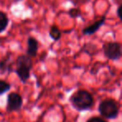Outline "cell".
<instances>
[{
  "label": "cell",
  "mask_w": 122,
  "mask_h": 122,
  "mask_svg": "<svg viewBox=\"0 0 122 122\" xmlns=\"http://www.w3.org/2000/svg\"><path fill=\"white\" fill-rule=\"evenodd\" d=\"M70 100L74 108L79 111L90 110L94 105L93 95L85 90H80L74 93Z\"/></svg>",
  "instance_id": "6da1fadb"
},
{
  "label": "cell",
  "mask_w": 122,
  "mask_h": 122,
  "mask_svg": "<svg viewBox=\"0 0 122 122\" xmlns=\"http://www.w3.org/2000/svg\"><path fill=\"white\" fill-rule=\"evenodd\" d=\"M32 68V58L29 57L27 54H21L17 58L15 72L22 83L25 84L29 79Z\"/></svg>",
  "instance_id": "7a4b0ae2"
},
{
  "label": "cell",
  "mask_w": 122,
  "mask_h": 122,
  "mask_svg": "<svg viewBox=\"0 0 122 122\" xmlns=\"http://www.w3.org/2000/svg\"><path fill=\"white\" fill-rule=\"evenodd\" d=\"M98 110L103 117L111 120L117 118L120 111V107L116 100L112 98H108L100 102Z\"/></svg>",
  "instance_id": "3957f363"
},
{
  "label": "cell",
  "mask_w": 122,
  "mask_h": 122,
  "mask_svg": "<svg viewBox=\"0 0 122 122\" xmlns=\"http://www.w3.org/2000/svg\"><path fill=\"white\" fill-rule=\"evenodd\" d=\"M103 53L110 60H119L121 58V44L118 42H106L103 45Z\"/></svg>",
  "instance_id": "277c9868"
},
{
  "label": "cell",
  "mask_w": 122,
  "mask_h": 122,
  "mask_svg": "<svg viewBox=\"0 0 122 122\" xmlns=\"http://www.w3.org/2000/svg\"><path fill=\"white\" fill-rule=\"evenodd\" d=\"M23 106V98L19 94L11 92L7 98V110L9 112L19 111Z\"/></svg>",
  "instance_id": "5b68a950"
},
{
  "label": "cell",
  "mask_w": 122,
  "mask_h": 122,
  "mask_svg": "<svg viewBox=\"0 0 122 122\" xmlns=\"http://www.w3.org/2000/svg\"><path fill=\"white\" fill-rule=\"evenodd\" d=\"M27 50L26 54L30 58H34L37 56L39 51V42L34 37H29L27 41Z\"/></svg>",
  "instance_id": "8992f818"
},
{
  "label": "cell",
  "mask_w": 122,
  "mask_h": 122,
  "mask_svg": "<svg viewBox=\"0 0 122 122\" xmlns=\"http://www.w3.org/2000/svg\"><path fill=\"white\" fill-rule=\"evenodd\" d=\"M105 16H103L99 21H96V22H95L93 24H91V25L88 26V27H86L85 29H84L82 32H83V34H85V35H92V34H95L96 31H98L99 29L105 24Z\"/></svg>",
  "instance_id": "52a82bcc"
},
{
  "label": "cell",
  "mask_w": 122,
  "mask_h": 122,
  "mask_svg": "<svg viewBox=\"0 0 122 122\" xmlns=\"http://www.w3.org/2000/svg\"><path fill=\"white\" fill-rule=\"evenodd\" d=\"M11 56L8 54L0 60V74H4L11 68Z\"/></svg>",
  "instance_id": "ba28073f"
},
{
  "label": "cell",
  "mask_w": 122,
  "mask_h": 122,
  "mask_svg": "<svg viewBox=\"0 0 122 122\" xmlns=\"http://www.w3.org/2000/svg\"><path fill=\"white\" fill-rule=\"evenodd\" d=\"M9 19L7 14L3 11H0V34L6 30L9 25Z\"/></svg>",
  "instance_id": "9c48e42d"
},
{
  "label": "cell",
  "mask_w": 122,
  "mask_h": 122,
  "mask_svg": "<svg viewBox=\"0 0 122 122\" xmlns=\"http://www.w3.org/2000/svg\"><path fill=\"white\" fill-rule=\"evenodd\" d=\"M50 38L54 41H58L59 39H60L61 36H62V33H61L60 29L57 27L56 25H52L49 29V33Z\"/></svg>",
  "instance_id": "30bf717a"
},
{
  "label": "cell",
  "mask_w": 122,
  "mask_h": 122,
  "mask_svg": "<svg viewBox=\"0 0 122 122\" xmlns=\"http://www.w3.org/2000/svg\"><path fill=\"white\" fill-rule=\"evenodd\" d=\"M11 89V85L4 80H0V95H4Z\"/></svg>",
  "instance_id": "8fae6325"
},
{
  "label": "cell",
  "mask_w": 122,
  "mask_h": 122,
  "mask_svg": "<svg viewBox=\"0 0 122 122\" xmlns=\"http://www.w3.org/2000/svg\"><path fill=\"white\" fill-rule=\"evenodd\" d=\"M69 14L72 18H78L81 16V11L78 8H74V9H71L69 11Z\"/></svg>",
  "instance_id": "7c38bea8"
},
{
  "label": "cell",
  "mask_w": 122,
  "mask_h": 122,
  "mask_svg": "<svg viewBox=\"0 0 122 122\" xmlns=\"http://www.w3.org/2000/svg\"><path fill=\"white\" fill-rule=\"evenodd\" d=\"M87 122H107L106 120H105L104 119H102L101 117H98V116H93L91 118H90Z\"/></svg>",
  "instance_id": "4fadbf2b"
},
{
  "label": "cell",
  "mask_w": 122,
  "mask_h": 122,
  "mask_svg": "<svg viewBox=\"0 0 122 122\" xmlns=\"http://www.w3.org/2000/svg\"><path fill=\"white\" fill-rule=\"evenodd\" d=\"M120 9H121V5H120L117 8V16L120 19V20H121V14H120Z\"/></svg>",
  "instance_id": "5bb4252c"
},
{
  "label": "cell",
  "mask_w": 122,
  "mask_h": 122,
  "mask_svg": "<svg viewBox=\"0 0 122 122\" xmlns=\"http://www.w3.org/2000/svg\"><path fill=\"white\" fill-rule=\"evenodd\" d=\"M1 40H2V39H1V38H0V42H1Z\"/></svg>",
  "instance_id": "9a60e30c"
}]
</instances>
